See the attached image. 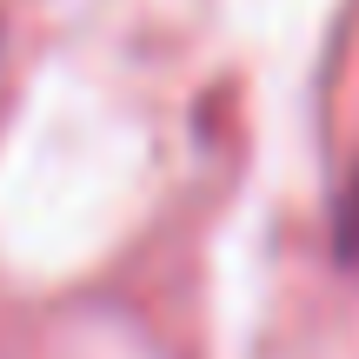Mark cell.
Returning <instances> with one entry per match:
<instances>
[{
	"instance_id": "cell-1",
	"label": "cell",
	"mask_w": 359,
	"mask_h": 359,
	"mask_svg": "<svg viewBox=\"0 0 359 359\" xmlns=\"http://www.w3.org/2000/svg\"><path fill=\"white\" fill-rule=\"evenodd\" d=\"M339 259H346V266H359V173H353L346 200H339Z\"/></svg>"
}]
</instances>
